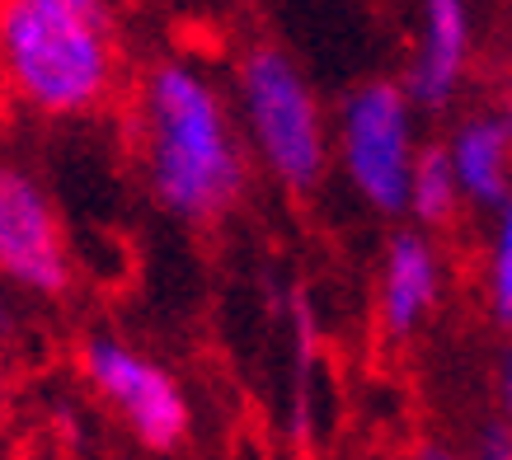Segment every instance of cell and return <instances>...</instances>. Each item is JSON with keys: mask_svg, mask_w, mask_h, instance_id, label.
Listing matches in <instances>:
<instances>
[{"mask_svg": "<svg viewBox=\"0 0 512 460\" xmlns=\"http://www.w3.org/2000/svg\"><path fill=\"white\" fill-rule=\"evenodd\" d=\"M137 160L160 212L212 226L240 207L249 151L231 99L193 57H160L137 85Z\"/></svg>", "mask_w": 512, "mask_h": 460, "instance_id": "1", "label": "cell"}, {"mask_svg": "<svg viewBox=\"0 0 512 460\" xmlns=\"http://www.w3.org/2000/svg\"><path fill=\"white\" fill-rule=\"evenodd\" d=\"M118 76V0H0V80L29 113L90 118L113 99Z\"/></svg>", "mask_w": 512, "mask_h": 460, "instance_id": "2", "label": "cell"}, {"mask_svg": "<svg viewBox=\"0 0 512 460\" xmlns=\"http://www.w3.org/2000/svg\"><path fill=\"white\" fill-rule=\"evenodd\" d=\"M235 123L245 151L268 169V179L296 198L325 184L334 160L329 118L301 62L278 43H249L235 62Z\"/></svg>", "mask_w": 512, "mask_h": 460, "instance_id": "3", "label": "cell"}, {"mask_svg": "<svg viewBox=\"0 0 512 460\" xmlns=\"http://www.w3.org/2000/svg\"><path fill=\"white\" fill-rule=\"evenodd\" d=\"M329 146L362 207L376 216H404L409 174L419 160V108L409 104L400 80H357L334 108Z\"/></svg>", "mask_w": 512, "mask_h": 460, "instance_id": "4", "label": "cell"}, {"mask_svg": "<svg viewBox=\"0 0 512 460\" xmlns=\"http://www.w3.org/2000/svg\"><path fill=\"white\" fill-rule=\"evenodd\" d=\"M80 371L146 451H179L188 442L193 404L165 362L113 334H94L80 348Z\"/></svg>", "mask_w": 512, "mask_h": 460, "instance_id": "5", "label": "cell"}, {"mask_svg": "<svg viewBox=\"0 0 512 460\" xmlns=\"http://www.w3.org/2000/svg\"><path fill=\"white\" fill-rule=\"evenodd\" d=\"M0 277L29 296H66L76 282L62 212L15 160H0Z\"/></svg>", "mask_w": 512, "mask_h": 460, "instance_id": "6", "label": "cell"}, {"mask_svg": "<svg viewBox=\"0 0 512 460\" xmlns=\"http://www.w3.org/2000/svg\"><path fill=\"white\" fill-rule=\"evenodd\" d=\"M475 52V19L470 0H423L419 43L404 66V94L419 113H442L461 94Z\"/></svg>", "mask_w": 512, "mask_h": 460, "instance_id": "7", "label": "cell"}, {"mask_svg": "<svg viewBox=\"0 0 512 460\" xmlns=\"http://www.w3.org/2000/svg\"><path fill=\"white\" fill-rule=\"evenodd\" d=\"M442 301V254L428 230H395L376 277V324L390 343L414 338Z\"/></svg>", "mask_w": 512, "mask_h": 460, "instance_id": "8", "label": "cell"}, {"mask_svg": "<svg viewBox=\"0 0 512 460\" xmlns=\"http://www.w3.org/2000/svg\"><path fill=\"white\" fill-rule=\"evenodd\" d=\"M447 160L456 169L461 202L494 212L512 198V127L498 113H480L456 127V137L447 141Z\"/></svg>", "mask_w": 512, "mask_h": 460, "instance_id": "9", "label": "cell"}, {"mask_svg": "<svg viewBox=\"0 0 512 460\" xmlns=\"http://www.w3.org/2000/svg\"><path fill=\"white\" fill-rule=\"evenodd\" d=\"M456 212H461V188H456V169L447 160V146H419V160H414V174H409L404 216H414L419 230H442Z\"/></svg>", "mask_w": 512, "mask_h": 460, "instance_id": "10", "label": "cell"}, {"mask_svg": "<svg viewBox=\"0 0 512 460\" xmlns=\"http://www.w3.org/2000/svg\"><path fill=\"white\" fill-rule=\"evenodd\" d=\"M489 315L512 329V198L494 207V240H489Z\"/></svg>", "mask_w": 512, "mask_h": 460, "instance_id": "11", "label": "cell"}, {"mask_svg": "<svg viewBox=\"0 0 512 460\" xmlns=\"http://www.w3.org/2000/svg\"><path fill=\"white\" fill-rule=\"evenodd\" d=\"M480 460H512V423H489L480 437Z\"/></svg>", "mask_w": 512, "mask_h": 460, "instance_id": "12", "label": "cell"}, {"mask_svg": "<svg viewBox=\"0 0 512 460\" xmlns=\"http://www.w3.org/2000/svg\"><path fill=\"white\" fill-rule=\"evenodd\" d=\"M494 399L503 409V423H512V353H503L494 367Z\"/></svg>", "mask_w": 512, "mask_h": 460, "instance_id": "13", "label": "cell"}, {"mask_svg": "<svg viewBox=\"0 0 512 460\" xmlns=\"http://www.w3.org/2000/svg\"><path fill=\"white\" fill-rule=\"evenodd\" d=\"M419 460H461V456H451L447 446H423V451H419Z\"/></svg>", "mask_w": 512, "mask_h": 460, "instance_id": "14", "label": "cell"}, {"mask_svg": "<svg viewBox=\"0 0 512 460\" xmlns=\"http://www.w3.org/2000/svg\"><path fill=\"white\" fill-rule=\"evenodd\" d=\"M498 118L512 127V85H508V94H503V108H498Z\"/></svg>", "mask_w": 512, "mask_h": 460, "instance_id": "15", "label": "cell"}, {"mask_svg": "<svg viewBox=\"0 0 512 460\" xmlns=\"http://www.w3.org/2000/svg\"><path fill=\"white\" fill-rule=\"evenodd\" d=\"M5 399H10V385H5V371H0V414H5Z\"/></svg>", "mask_w": 512, "mask_h": 460, "instance_id": "16", "label": "cell"}]
</instances>
